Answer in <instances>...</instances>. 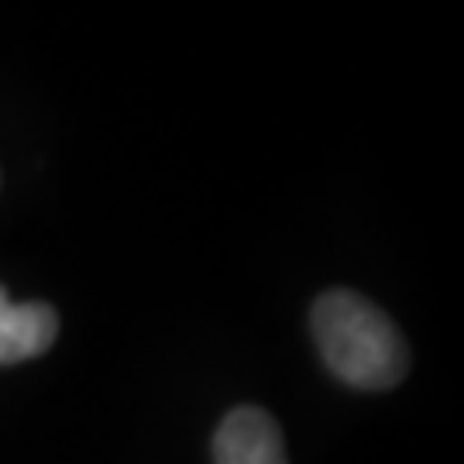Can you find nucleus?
I'll list each match as a JSON object with an SVG mask.
<instances>
[{"instance_id": "obj_3", "label": "nucleus", "mask_w": 464, "mask_h": 464, "mask_svg": "<svg viewBox=\"0 0 464 464\" xmlns=\"http://www.w3.org/2000/svg\"><path fill=\"white\" fill-rule=\"evenodd\" d=\"M59 314L49 303H14L0 285V365H21L52 348Z\"/></svg>"}, {"instance_id": "obj_2", "label": "nucleus", "mask_w": 464, "mask_h": 464, "mask_svg": "<svg viewBox=\"0 0 464 464\" xmlns=\"http://www.w3.org/2000/svg\"><path fill=\"white\" fill-rule=\"evenodd\" d=\"M214 464H289L279 423L258 406H237L214 433Z\"/></svg>"}, {"instance_id": "obj_1", "label": "nucleus", "mask_w": 464, "mask_h": 464, "mask_svg": "<svg viewBox=\"0 0 464 464\" xmlns=\"http://www.w3.org/2000/svg\"><path fill=\"white\" fill-rule=\"evenodd\" d=\"M310 327L320 358L351 389L385 392L410 372V351L399 327L354 289L324 293L314 303Z\"/></svg>"}]
</instances>
